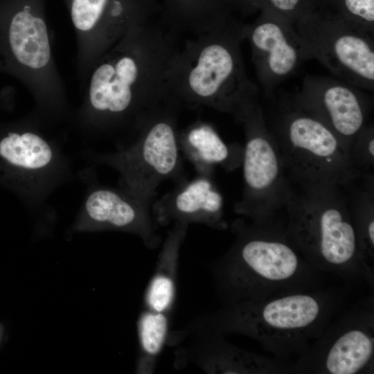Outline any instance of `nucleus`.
I'll list each match as a JSON object with an SVG mask.
<instances>
[{
	"label": "nucleus",
	"instance_id": "4",
	"mask_svg": "<svg viewBox=\"0 0 374 374\" xmlns=\"http://www.w3.org/2000/svg\"><path fill=\"white\" fill-rule=\"evenodd\" d=\"M244 24L234 20L194 34L180 47L171 81V97L180 107H208L238 121L258 102L242 56Z\"/></svg>",
	"mask_w": 374,
	"mask_h": 374
},
{
	"label": "nucleus",
	"instance_id": "1",
	"mask_svg": "<svg viewBox=\"0 0 374 374\" xmlns=\"http://www.w3.org/2000/svg\"><path fill=\"white\" fill-rule=\"evenodd\" d=\"M162 20L132 28L101 55L92 72L88 107L95 123L136 127L150 113L172 100L171 81L180 46Z\"/></svg>",
	"mask_w": 374,
	"mask_h": 374
},
{
	"label": "nucleus",
	"instance_id": "13",
	"mask_svg": "<svg viewBox=\"0 0 374 374\" xmlns=\"http://www.w3.org/2000/svg\"><path fill=\"white\" fill-rule=\"evenodd\" d=\"M362 90L337 78L308 75L293 101L321 119L350 150L369 109Z\"/></svg>",
	"mask_w": 374,
	"mask_h": 374
},
{
	"label": "nucleus",
	"instance_id": "8",
	"mask_svg": "<svg viewBox=\"0 0 374 374\" xmlns=\"http://www.w3.org/2000/svg\"><path fill=\"white\" fill-rule=\"evenodd\" d=\"M238 122L245 134L242 159L244 188L234 211L251 221L266 222L275 218L283 208L291 184L260 103L250 106Z\"/></svg>",
	"mask_w": 374,
	"mask_h": 374
},
{
	"label": "nucleus",
	"instance_id": "23",
	"mask_svg": "<svg viewBox=\"0 0 374 374\" xmlns=\"http://www.w3.org/2000/svg\"><path fill=\"white\" fill-rule=\"evenodd\" d=\"M317 8L325 9L328 8L332 0H312Z\"/></svg>",
	"mask_w": 374,
	"mask_h": 374
},
{
	"label": "nucleus",
	"instance_id": "6",
	"mask_svg": "<svg viewBox=\"0 0 374 374\" xmlns=\"http://www.w3.org/2000/svg\"><path fill=\"white\" fill-rule=\"evenodd\" d=\"M267 126L290 184L344 186L360 176L343 141L294 101L281 108L272 127Z\"/></svg>",
	"mask_w": 374,
	"mask_h": 374
},
{
	"label": "nucleus",
	"instance_id": "18",
	"mask_svg": "<svg viewBox=\"0 0 374 374\" xmlns=\"http://www.w3.org/2000/svg\"><path fill=\"white\" fill-rule=\"evenodd\" d=\"M188 224L175 222L158 256L154 274L143 298V310L170 317L176 299L180 250Z\"/></svg>",
	"mask_w": 374,
	"mask_h": 374
},
{
	"label": "nucleus",
	"instance_id": "9",
	"mask_svg": "<svg viewBox=\"0 0 374 374\" xmlns=\"http://www.w3.org/2000/svg\"><path fill=\"white\" fill-rule=\"evenodd\" d=\"M291 369L303 374L374 373L373 296L337 313Z\"/></svg>",
	"mask_w": 374,
	"mask_h": 374
},
{
	"label": "nucleus",
	"instance_id": "7",
	"mask_svg": "<svg viewBox=\"0 0 374 374\" xmlns=\"http://www.w3.org/2000/svg\"><path fill=\"white\" fill-rule=\"evenodd\" d=\"M179 107L173 100L162 105L136 127L138 136L131 145L98 156L118 172L123 188L154 201L163 181L186 179L178 142Z\"/></svg>",
	"mask_w": 374,
	"mask_h": 374
},
{
	"label": "nucleus",
	"instance_id": "21",
	"mask_svg": "<svg viewBox=\"0 0 374 374\" xmlns=\"http://www.w3.org/2000/svg\"><path fill=\"white\" fill-rule=\"evenodd\" d=\"M325 9L334 12L357 28L374 35V0H332Z\"/></svg>",
	"mask_w": 374,
	"mask_h": 374
},
{
	"label": "nucleus",
	"instance_id": "14",
	"mask_svg": "<svg viewBox=\"0 0 374 374\" xmlns=\"http://www.w3.org/2000/svg\"><path fill=\"white\" fill-rule=\"evenodd\" d=\"M153 202L123 187L96 186L87 193L81 215L90 227L134 233L152 249L161 241L152 212Z\"/></svg>",
	"mask_w": 374,
	"mask_h": 374
},
{
	"label": "nucleus",
	"instance_id": "12",
	"mask_svg": "<svg viewBox=\"0 0 374 374\" xmlns=\"http://www.w3.org/2000/svg\"><path fill=\"white\" fill-rule=\"evenodd\" d=\"M183 337L189 339L188 344L175 351L176 366L181 368L190 362L213 374L292 373V364L238 348L216 332L186 326L168 338Z\"/></svg>",
	"mask_w": 374,
	"mask_h": 374
},
{
	"label": "nucleus",
	"instance_id": "5",
	"mask_svg": "<svg viewBox=\"0 0 374 374\" xmlns=\"http://www.w3.org/2000/svg\"><path fill=\"white\" fill-rule=\"evenodd\" d=\"M341 186H298L299 191L291 186L283 207L285 233L315 269L373 288L374 272L362 258Z\"/></svg>",
	"mask_w": 374,
	"mask_h": 374
},
{
	"label": "nucleus",
	"instance_id": "20",
	"mask_svg": "<svg viewBox=\"0 0 374 374\" xmlns=\"http://www.w3.org/2000/svg\"><path fill=\"white\" fill-rule=\"evenodd\" d=\"M170 317L143 310L138 320L139 356L137 372L153 373L159 355L167 342Z\"/></svg>",
	"mask_w": 374,
	"mask_h": 374
},
{
	"label": "nucleus",
	"instance_id": "11",
	"mask_svg": "<svg viewBox=\"0 0 374 374\" xmlns=\"http://www.w3.org/2000/svg\"><path fill=\"white\" fill-rule=\"evenodd\" d=\"M244 37L251 46L258 82L265 93L294 74L300 65L311 60L293 24L278 12L260 10L252 23H245Z\"/></svg>",
	"mask_w": 374,
	"mask_h": 374
},
{
	"label": "nucleus",
	"instance_id": "19",
	"mask_svg": "<svg viewBox=\"0 0 374 374\" xmlns=\"http://www.w3.org/2000/svg\"><path fill=\"white\" fill-rule=\"evenodd\" d=\"M163 21L175 31L193 34L243 16L239 0H161Z\"/></svg>",
	"mask_w": 374,
	"mask_h": 374
},
{
	"label": "nucleus",
	"instance_id": "22",
	"mask_svg": "<svg viewBox=\"0 0 374 374\" xmlns=\"http://www.w3.org/2000/svg\"><path fill=\"white\" fill-rule=\"evenodd\" d=\"M244 16L268 8L291 21L293 25L303 16L316 9L312 0H239Z\"/></svg>",
	"mask_w": 374,
	"mask_h": 374
},
{
	"label": "nucleus",
	"instance_id": "15",
	"mask_svg": "<svg viewBox=\"0 0 374 374\" xmlns=\"http://www.w3.org/2000/svg\"><path fill=\"white\" fill-rule=\"evenodd\" d=\"M211 177L197 175L190 181L177 183L170 192L155 199L152 212L158 225L199 223L215 229H226L223 197Z\"/></svg>",
	"mask_w": 374,
	"mask_h": 374
},
{
	"label": "nucleus",
	"instance_id": "3",
	"mask_svg": "<svg viewBox=\"0 0 374 374\" xmlns=\"http://www.w3.org/2000/svg\"><path fill=\"white\" fill-rule=\"evenodd\" d=\"M342 301L343 294L332 288L240 301L223 303L187 326L249 337L274 357L292 364L319 337Z\"/></svg>",
	"mask_w": 374,
	"mask_h": 374
},
{
	"label": "nucleus",
	"instance_id": "2",
	"mask_svg": "<svg viewBox=\"0 0 374 374\" xmlns=\"http://www.w3.org/2000/svg\"><path fill=\"white\" fill-rule=\"evenodd\" d=\"M232 231L233 244L212 266L224 303L323 288L321 272L288 240L283 218L249 224L238 220Z\"/></svg>",
	"mask_w": 374,
	"mask_h": 374
},
{
	"label": "nucleus",
	"instance_id": "10",
	"mask_svg": "<svg viewBox=\"0 0 374 374\" xmlns=\"http://www.w3.org/2000/svg\"><path fill=\"white\" fill-rule=\"evenodd\" d=\"M294 26L311 59L337 79L364 91L374 89V35L332 11L316 8Z\"/></svg>",
	"mask_w": 374,
	"mask_h": 374
},
{
	"label": "nucleus",
	"instance_id": "17",
	"mask_svg": "<svg viewBox=\"0 0 374 374\" xmlns=\"http://www.w3.org/2000/svg\"><path fill=\"white\" fill-rule=\"evenodd\" d=\"M178 142L197 175L212 177L217 166L233 170L242 163L243 149L226 144L208 123L196 121L179 131Z\"/></svg>",
	"mask_w": 374,
	"mask_h": 374
},
{
	"label": "nucleus",
	"instance_id": "16",
	"mask_svg": "<svg viewBox=\"0 0 374 374\" xmlns=\"http://www.w3.org/2000/svg\"><path fill=\"white\" fill-rule=\"evenodd\" d=\"M53 146L36 132L17 125L0 127V184L12 190L23 188L30 178L53 168Z\"/></svg>",
	"mask_w": 374,
	"mask_h": 374
}]
</instances>
